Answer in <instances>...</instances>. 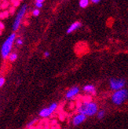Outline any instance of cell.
Returning a JSON list of instances; mask_svg holds the SVG:
<instances>
[{"label": "cell", "instance_id": "6da1fadb", "mask_svg": "<svg viewBox=\"0 0 128 129\" xmlns=\"http://www.w3.org/2000/svg\"><path fill=\"white\" fill-rule=\"evenodd\" d=\"M78 111L87 117H91L98 113V105L94 102H84L79 106Z\"/></svg>", "mask_w": 128, "mask_h": 129}, {"label": "cell", "instance_id": "ba28073f", "mask_svg": "<svg viewBox=\"0 0 128 129\" xmlns=\"http://www.w3.org/2000/svg\"><path fill=\"white\" fill-rule=\"evenodd\" d=\"M79 92V88L78 87H73L71 89H69L66 93V99H72L74 97H75Z\"/></svg>", "mask_w": 128, "mask_h": 129}, {"label": "cell", "instance_id": "4fadbf2b", "mask_svg": "<svg viewBox=\"0 0 128 129\" xmlns=\"http://www.w3.org/2000/svg\"><path fill=\"white\" fill-rule=\"evenodd\" d=\"M9 57H10V60L11 61H15V60L17 59V54H15V53L10 54V56H9Z\"/></svg>", "mask_w": 128, "mask_h": 129}, {"label": "cell", "instance_id": "3957f363", "mask_svg": "<svg viewBox=\"0 0 128 129\" xmlns=\"http://www.w3.org/2000/svg\"><path fill=\"white\" fill-rule=\"evenodd\" d=\"M15 38H16V34L12 33L4 42L3 47H2V56L3 58H6V57H7L10 55L13 43L14 42Z\"/></svg>", "mask_w": 128, "mask_h": 129}, {"label": "cell", "instance_id": "5b68a950", "mask_svg": "<svg viewBox=\"0 0 128 129\" xmlns=\"http://www.w3.org/2000/svg\"><path fill=\"white\" fill-rule=\"evenodd\" d=\"M27 10V5H24L21 9L19 10V13L18 14L15 19V21L14 22V24H13V30H14V31L17 30V28H19V26H20V24H21V19L23 18L24 14H25V11H26Z\"/></svg>", "mask_w": 128, "mask_h": 129}, {"label": "cell", "instance_id": "5bb4252c", "mask_svg": "<svg viewBox=\"0 0 128 129\" xmlns=\"http://www.w3.org/2000/svg\"><path fill=\"white\" fill-rule=\"evenodd\" d=\"M32 14H33V16H35V17H37L38 15L39 14V10H33V12H32Z\"/></svg>", "mask_w": 128, "mask_h": 129}, {"label": "cell", "instance_id": "e0dca14e", "mask_svg": "<svg viewBox=\"0 0 128 129\" xmlns=\"http://www.w3.org/2000/svg\"><path fill=\"white\" fill-rule=\"evenodd\" d=\"M36 6L38 8H41L42 6V3H38V2H36Z\"/></svg>", "mask_w": 128, "mask_h": 129}, {"label": "cell", "instance_id": "ffe728a7", "mask_svg": "<svg viewBox=\"0 0 128 129\" xmlns=\"http://www.w3.org/2000/svg\"><path fill=\"white\" fill-rule=\"evenodd\" d=\"M44 56L46 57H49L50 56V53L48 52V51H46V52L44 53Z\"/></svg>", "mask_w": 128, "mask_h": 129}, {"label": "cell", "instance_id": "52a82bcc", "mask_svg": "<svg viewBox=\"0 0 128 129\" xmlns=\"http://www.w3.org/2000/svg\"><path fill=\"white\" fill-rule=\"evenodd\" d=\"M87 119V116L82 114L81 113H79V114L75 115L73 120H72V124L74 126H78V125H80L82 123H83V122L86 120Z\"/></svg>", "mask_w": 128, "mask_h": 129}, {"label": "cell", "instance_id": "d6986e66", "mask_svg": "<svg viewBox=\"0 0 128 129\" xmlns=\"http://www.w3.org/2000/svg\"><path fill=\"white\" fill-rule=\"evenodd\" d=\"M100 1L101 0H91V2L93 3H95V4H98V3H100Z\"/></svg>", "mask_w": 128, "mask_h": 129}, {"label": "cell", "instance_id": "9c48e42d", "mask_svg": "<svg viewBox=\"0 0 128 129\" xmlns=\"http://www.w3.org/2000/svg\"><path fill=\"white\" fill-rule=\"evenodd\" d=\"M82 26V24L79 21H75L74 22L73 24H72L71 25L69 26V28H68L67 30V33L68 34H70V33H72V32L75 31V30H77L78 28H79L80 27Z\"/></svg>", "mask_w": 128, "mask_h": 129}, {"label": "cell", "instance_id": "8fae6325", "mask_svg": "<svg viewBox=\"0 0 128 129\" xmlns=\"http://www.w3.org/2000/svg\"><path fill=\"white\" fill-rule=\"evenodd\" d=\"M90 0H80L79 1V6L82 8H86L87 6L89 5Z\"/></svg>", "mask_w": 128, "mask_h": 129}, {"label": "cell", "instance_id": "ac0fdd59", "mask_svg": "<svg viewBox=\"0 0 128 129\" xmlns=\"http://www.w3.org/2000/svg\"><path fill=\"white\" fill-rule=\"evenodd\" d=\"M17 43L18 45H22L23 44V41H22L21 39H18V40H17Z\"/></svg>", "mask_w": 128, "mask_h": 129}, {"label": "cell", "instance_id": "9a60e30c", "mask_svg": "<svg viewBox=\"0 0 128 129\" xmlns=\"http://www.w3.org/2000/svg\"><path fill=\"white\" fill-rule=\"evenodd\" d=\"M4 83H5V79L3 77H0V87L3 86Z\"/></svg>", "mask_w": 128, "mask_h": 129}, {"label": "cell", "instance_id": "8992f818", "mask_svg": "<svg viewBox=\"0 0 128 129\" xmlns=\"http://www.w3.org/2000/svg\"><path fill=\"white\" fill-rule=\"evenodd\" d=\"M57 107V103H53V104H51L48 108L42 109V110L39 112V116L42 117H47L55 111Z\"/></svg>", "mask_w": 128, "mask_h": 129}, {"label": "cell", "instance_id": "7c38bea8", "mask_svg": "<svg viewBox=\"0 0 128 129\" xmlns=\"http://www.w3.org/2000/svg\"><path fill=\"white\" fill-rule=\"evenodd\" d=\"M105 112L104 110H100L98 112V114H97V117L99 120H101L105 117Z\"/></svg>", "mask_w": 128, "mask_h": 129}, {"label": "cell", "instance_id": "7a4b0ae2", "mask_svg": "<svg viewBox=\"0 0 128 129\" xmlns=\"http://www.w3.org/2000/svg\"><path fill=\"white\" fill-rule=\"evenodd\" d=\"M128 98V91L124 87L122 89L115 91V92L112 95V102L114 105L116 106H121L123 104L124 102Z\"/></svg>", "mask_w": 128, "mask_h": 129}, {"label": "cell", "instance_id": "2e32d148", "mask_svg": "<svg viewBox=\"0 0 128 129\" xmlns=\"http://www.w3.org/2000/svg\"><path fill=\"white\" fill-rule=\"evenodd\" d=\"M36 121V120H32V121H31V122H30V123L27 125V127H31V126H32L34 124H35V122Z\"/></svg>", "mask_w": 128, "mask_h": 129}, {"label": "cell", "instance_id": "44dd1931", "mask_svg": "<svg viewBox=\"0 0 128 129\" xmlns=\"http://www.w3.org/2000/svg\"><path fill=\"white\" fill-rule=\"evenodd\" d=\"M0 28H4V26H3V24L1 23V22H0Z\"/></svg>", "mask_w": 128, "mask_h": 129}, {"label": "cell", "instance_id": "30bf717a", "mask_svg": "<svg viewBox=\"0 0 128 129\" xmlns=\"http://www.w3.org/2000/svg\"><path fill=\"white\" fill-rule=\"evenodd\" d=\"M83 91H86L87 93L91 94H96V88L92 84H87V85H85L83 87Z\"/></svg>", "mask_w": 128, "mask_h": 129}, {"label": "cell", "instance_id": "7402d4cb", "mask_svg": "<svg viewBox=\"0 0 128 129\" xmlns=\"http://www.w3.org/2000/svg\"><path fill=\"white\" fill-rule=\"evenodd\" d=\"M44 1V0H36V2H38V3H42Z\"/></svg>", "mask_w": 128, "mask_h": 129}, {"label": "cell", "instance_id": "277c9868", "mask_svg": "<svg viewBox=\"0 0 128 129\" xmlns=\"http://www.w3.org/2000/svg\"><path fill=\"white\" fill-rule=\"evenodd\" d=\"M109 85L110 87L114 90V91H117V90L122 89L126 85V80L124 79H119V78H112L109 80Z\"/></svg>", "mask_w": 128, "mask_h": 129}]
</instances>
